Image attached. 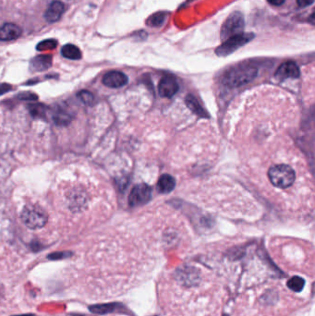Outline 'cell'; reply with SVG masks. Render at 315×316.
<instances>
[{
    "mask_svg": "<svg viewBox=\"0 0 315 316\" xmlns=\"http://www.w3.org/2000/svg\"><path fill=\"white\" fill-rule=\"evenodd\" d=\"M257 75V69L252 65H240L231 69L224 78V84L231 87H239L254 81Z\"/></svg>",
    "mask_w": 315,
    "mask_h": 316,
    "instance_id": "obj_1",
    "label": "cell"
},
{
    "mask_svg": "<svg viewBox=\"0 0 315 316\" xmlns=\"http://www.w3.org/2000/svg\"><path fill=\"white\" fill-rule=\"evenodd\" d=\"M23 223L31 230H38L46 226L48 216L46 211L37 204H27L23 210Z\"/></svg>",
    "mask_w": 315,
    "mask_h": 316,
    "instance_id": "obj_2",
    "label": "cell"
},
{
    "mask_svg": "<svg viewBox=\"0 0 315 316\" xmlns=\"http://www.w3.org/2000/svg\"><path fill=\"white\" fill-rule=\"evenodd\" d=\"M255 37L253 32H242L227 39L220 47L215 50V54L218 57H227L237 51L238 48L244 47L249 42Z\"/></svg>",
    "mask_w": 315,
    "mask_h": 316,
    "instance_id": "obj_3",
    "label": "cell"
},
{
    "mask_svg": "<svg viewBox=\"0 0 315 316\" xmlns=\"http://www.w3.org/2000/svg\"><path fill=\"white\" fill-rule=\"evenodd\" d=\"M271 182L278 188H288L295 180L292 169L286 165H278L271 168L268 173Z\"/></svg>",
    "mask_w": 315,
    "mask_h": 316,
    "instance_id": "obj_4",
    "label": "cell"
},
{
    "mask_svg": "<svg viewBox=\"0 0 315 316\" xmlns=\"http://www.w3.org/2000/svg\"><path fill=\"white\" fill-rule=\"evenodd\" d=\"M244 27H245V21L242 13L238 11L231 13L222 25L221 32H220L221 39L223 41H226L227 39L230 38L232 36L242 33Z\"/></svg>",
    "mask_w": 315,
    "mask_h": 316,
    "instance_id": "obj_5",
    "label": "cell"
},
{
    "mask_svg": "<svg viewBox=\"0 0 315 316\" xmlns=\"http://www.w3.org/2000/svg\"><path fill=\"white\" fill-rule=\"evenodd\" d=\"M152 198V189L150 186L142 183L136 185L129 196V203L131 206H140L145 204Z\"/></svg>",
    "mask_w": 315,
    "mask_h": 316,
    "instance_id": "obj_6",
    "label": "cell"
},
{
    "mask_svg": "<svg viewBox=\"0 0 315 316\" xmlns=\"http://www.w3.org/2000/svg\"><path fill=\"white\" fill-rule=\"evenodd\" d=\"M129 79L121 71L112 70L106 73L103 77V84L109 88H119L128 84Z\"/></svg>",
    "mask_w": 315,
    "mask_h": 316,
    "instance_id": "obj_7",
    "label": "cell"
},
{
    "mask_svg": "<svg viewBox=\"0 0 315 316\" xmlns=\"http://www.w3.org/2000/svg\"><path fill=\"white\" fill-rule=\"evenodd\" d=\"M178 91V85L176 79L172 76H165L158 85V92L162 97H172Z\"/></svg>",
    "mask_w": 315,
    "mask_h": 316,
    "instance_id": "obj_8",
    "label": "cell"
},
{
    "mask_svg": "<svg viewBox=\"0 0 315 316\" xmlns=\"http://www.w3.org/2000/svg\"><path fill=\"white\" fill-rule=\"evenodd\" d=\"M300 72L299 67L297 66L296 63L292 61H287L283 63L276 72V78L283 81L286 79H297L300 77Z\"/></svg>",
    "mask_w": 315,
    "mask_h": 316,
    "instance_id": "obj_9",
    "label": "cell"
},
{
    "mask_svg": "<svg viewBox=\"0 0 315 316\" xmlns=\"http://www.w3.org/2000/svg\"><path fill=\"white\" fill-rule=\"evenodd\" d=\"M66 9V6L65 4L61 2V1H53L49 7L46 9V13H45V19L46 22H48L49 24H53V23H57L60 18H61L62 14L64 13Z\"/></svg>",
    "mask_w": 315,
    "mask_h": 316,
    "instance_id": "obj_10",
    "label": "cell"
},
{
    "mask_svg": "<svg viewBox=\"0 0 315 316\" xmlns=\"http://www.w3.org/2000/svg\"><path fill=\"white\" fill-rule=\"evenodd\" d=\"M23 33L22 28L14 24H5L0 26V41H12Z\"/></svg>",
    "mask_w": 315,
    "mask_h": 316,
    "instance_id": "obj_11",
    "label": "cell"
},
{
    "mask_svg": "<svg viewBox=\"0 0 315 316\" xmlns=\"http://www.w3.org/2000/svg\"><path fill=\"white\" fill-rule=\"evenodd\" d=\"M53 120L57 126H67L72 120V114L67 107L58 106L53 113Z\"/></svg>",
    "mask_w": 315,
    "mask_h": 316,
    "instance_id": "obj_12",
    "label": "cell"
},
{
    "mask_svg": "<svg viewBox=\"0 0 315 316\" xmlns=\"http://www.w3.org/2000/svg\"><path fill=\"white\" fill-rule=\"evenodd\" d=\"M87 196L84 191H74L69 195V206L72 211H81L86 207Z\"/></svg>",
    "mask_w": 315,
    "mask_h": 316,
    "instance_id": "obj_13",
    "label": "cell"
},
{
    "mask_svg": "<svg viewBox=\"0 0 315 316\" xmlns=\"http://www.w3.org/2000/svg\"><path fill=\"white\" fill-rule=\"evenodd\" d=\"M52 66V57L49 55H41L32 58L31 69L32 71H44Z\"/></svg>",
    "mask_w": 315,
    "mask_h": 316,
    "instance_id": "obj_14",
    "label": "cell"
},
{
    "mask_svg": "<svg viewBox=\"0 0 315 316\" xmlns=\"http://www.w3.org/2000/svg\"><path fill=\"white\" fill-rule=\"evenodd\" d=\"M176 186L175 178L169 174L162 175L157 182V190L161 193H169L174 190Z\"/></svg>",
    "mask_w": 315,
    "mask_h": 316,
    "instance_id": "obj_15",
    "label": "cell"
},
{
    "mask_svg": "<svg viewBox=\"0 0 315 316\" xmlns=\"http://www.w3.org/2000/svg\"><path fill=\"white\" fill-rule=\"evenodd\" d=\"M61 54L64 57H66L68 59H71V60H79L83 57L80 48L74 45H71V44L65 45L64 47H62Z\"/></svg>",
    "mask_w": 315,
    "mask_h": 316,
    "instance_id": "obj_16",
    "label": "cell"
},
{
    "mask_svg": "<svg viewBox=\"0 0 315 316\" xmlns=\"http://www.w3.org/2000/svg\"><path fill=\"white\" fill-rule=\"evenodd\" d=\"M186 104L188 106V108L192 110V112H194L195 114L199 115L200 116H207L206 112L204 111V109L200 107L199 102L197 99L192 96V95H188L186 97Z\"/></svg>",
    "mask_w": 315,
    "mask_h": 316,
    "instance_id": "obj_17",
    "label": "cell"
},
{
    "mask_svg": "<svg viewBox=\"0 0 315 316\" xmlns=\"http://www.w3.org/2000/svg\"><path fill=\"white\" fill-rule=\"evenodd\" d=\"M178 279L182 281L184 284H190L192 285L193 283H196L198 280V276L195 271H192V269H188L187 271L184 269L181 270V272H177Z\"/></svg>",
    "mask_w": 315,
    "mask_h": 316,
    "instance_id": "obj_18",
    "label": "cell"
},
{
    "mask_svg": "<svg viewBox=\"0 0 315 316\" xmlns=\"http://www.w3.org/2000/svg\"><path fill=\"white\" fill-rule=\"evenodd\" d=\"M29 111L31 113V115L34 117H38V118H44L46 116V111H47V108L45 105L43 104H31L28 106Z\"/></svg>",
    "mask_w": 315,
    "mask_h": 316,
    "instance_id": "obj_19",
    "label": "cell"
},
{
    "mask_svg": "<svg viewBox=\"0 0 315 316\" xmlns=\"http://www.w3.org/2000/svg\"><path fill=\"white\" fill-rule=\"evenodd\" d=\"M166 19H167L166 12H158L151 16L147 20V24L152 27H160L166 22Z\"/></svg>",
    "mask_w": 315,
    "mask_h": 316,
    "instance_id": "obj_20",
    "label": "cell"
},
{
    "mask_svg": "<svg viewBox=\"0 0 315 316\" xmlns=\"http://www.w3.org/2000/svg\"><path fill=\"white\" fill-rule=\"evenodd\" d=\"M305 286V281L300 277H293L287 281V287L295 292H300Z\"/></svg>",
    "mask_w": 315,
    "mask_h": 316,
    "instance_id": "obj_21",
    "label": "cell"
},
{
    "mask_svg": "<svg viewBox=\"0 0 315 316\" xmlns=\"http://www.w3.org/2000/svg\"><path fill=\"white\" fill-rule=\"evenodd\" d=\"M57 47V41L55 39H48L40 42L36 49L38 51H47V50H52Z\"/></svg>",
    "mask_w": 315,
    "mask_h": 316,
    "instance_id": "obj_22",
    "label": "cell"
},
{
    "mask_svg": "<svg viewBox=\"0 0 315 316\" xmlns=\"http://www.w3.org/2000/svg\"><path fill=\"white\" fill-rule=\"evenodd\" d=\"M77 96L80 100L82 101L85 105H87V106H92L93 102H94V95L91 92L86 91V90L80 91L78 93Z\"/></svg>",
    "mask_w": 315,
    "mask_h": 316,
    "instance_id": "obj_23",
    "label": "cell"
},
{
    "mask_svg": "<svg viewBox=\"0 0 315 316\" xmlns=\"http://www.w3.org/2000/svg\"><path fill=\"white\" fill-rule=\"evenodd\" d=\"M18 98L20 100L36 101L38 99V96L35 93L25 92V93H20L18 95Z\"/></svg>",
    "mask_w": 315,
    "mask_h": 316,
    "instance_id": "obj_24",
    "label": "cell"
},
{
    "mask_svg": "<svg viewBox=\"0 0 315 316\" xmlns=\"http://www.w3.org/2000/svg\"><path fill=\"white\" fill-rule=\"evenodd\" d=\"M12 89V86L8 84H0V95L5 94L8 93V91H10Z\"/></svg>",
    "mask_w": 315,
    "mask_h": 316,
    "instance_id": "obj_25",
    "label": "cell"
},
{
    "mask_svg": "<svg viewBox=\"0 0 315 316\" xmlns=\"http://www.w3.org/2000/svg\"><path fill=\"white\" fill-rule=\"evenodd\" d=\"M315 2V0H297V3L300 8H305L308 6L313 5Z\"/></svg>",
    "mask_w": 315,
    "mask_h": 316,
    "instance_id": "obj_26",
    "label": "cell"
},
{
    "mask_svg": "<svg viewBox=\"0 0 315 316\" xmlns=\"http://www.w3.org/2000/svg\"><path fill=\"white\" fill-rule=\"evenodd\" d=\"M269 2L271 5L273 6H276V7H279V6H282L285 3L286 0H267Z\"/></svg>",
    "mask_w": 315,
    "mask_h": 316,
    "instance_id": "obj_27",
    "label": "cell"
},
{
    "mask_svg": "<svg viewBox=\"0 0 315 316\" xmlns=\"http://www.w3.org/2000/svg\"></svg>",
    "mask_w": 315,
    "mask_h": 316,
    "instance_id": "obj_28",
    "label": "cell"
},
{
    "mask_svg": "<svg viewBox=\"0 0 315 316\" xmlns=\"http://www.w3.org/2000/svg\"></svg>",
    "mask_w": 315,
    "mask_h": 316,
    "instance_id": "obj_29",
    "label": "cell"
}]
</instances>
